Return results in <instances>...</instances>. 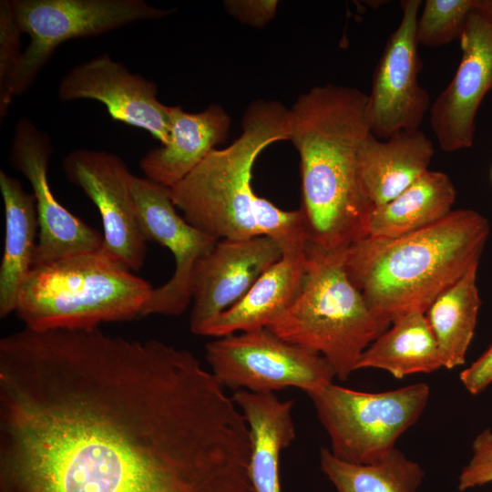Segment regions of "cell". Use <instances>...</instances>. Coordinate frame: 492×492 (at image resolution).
<instances>
[{"mask_svg": "<svg viewBox=\"0 0 492 492\" xmlns=\"http://www.w3.org/2000/svg\"><path fill=\"white\" fill-rule=\"evenodd\" d=\"M432 141L421 130L400 131L384 141L370 133L358 151V170L374 207L384 204L427 172Z\"/></svg>", "mask_w": 492, "mask_h": 492, "instance_id": "obj_20", "label": "cell"}, {"mask_svg": "<svg viewBox=\"0 0 492 492\" xmlns=\"http://www.w3.org/2000/svg\"><path fill=\"white\" fill-rule=\"evenodd\" d=\"M278 3L276 0H230L224 2V6L241 22L261 27L275 16Z\"/></svg>", "mask_w": 492, "mask_h": 492, "instance_id": "obj_29", "label": "cell"}, {"mask_svg": "<svg viewBox=\"0 0 492 492\" xmlns=\"http://www.w3.org/2000/svg\"><path fill=\"white\" fill-rule=\"evenodd\" d=\"M492 483V431L479 433L472 443V456L458 477L461 492Z\"/></svg>", "mask_w": 492, "mask_h": 492, "instance_id": "obj_28", "label": "cell"}, {"mask_svg": "<svg viewBox=\"0 0 492 492\" xmlns=\"http://www.w3.org/2000/svg\"><path fill=\"white\" fill-rule=\"evenodd\" d=\"M10 1L21 32L30 39L13 84V97L28 90L61 44L102 35L138 21L160 19L172 13L144 0Z\"/></svg>", "mask_w": 492, "mask_h": 492, "instance_id": "obj_8", "label": "cell"}, {"mask_svg": "<svg viewBox=\"0 0 492 492\" xmlns=\"http://www.w3.org/2000/svg\"><path fill=\"white\" fill-rule=\"evenodd\" d=\"M307 272L292 304L268 328L282 340L322 354L346 381L364 350L391 323L377 317L349 279L344 251L306 244Z\"/></svg>", "mask_w": 492, "mask_h": 492, "instance_id": "obj_6", "label": "cell"}, {"mask_svg": "<svg viewBox=\"0 0 492 492\" xmlns=\"http://www.w3.org/2000/svg\"><path fill=\"white\" fill-rule=\"evenodd\" d=\"M205 356L217 381L233 391L274 393L292 386L305 392L336 377L322 354L269 328L219 337L207 343Z\"/></svg>", "mask_w": 492, "mask_h": 492, "instance_id": "obj_9", "label": "cell"}, {"mask_svg": "<svg viewBox=\"0 0 492 492\" xmlns=\"http://www.w3.org/2000/svg\"><path fill=\"white\" fill-rule=\"evenodd\" d=\"M57 95L62 101H99L112 119L148 131L160 144L168 141L170 106L158 99L157 85L108 54L71 68L61 79Z\"/></svg>", "mask_w": 492, "mask_h": 492, "instance_id": "obj_16", "label": "cell"}, {"mask_svg": "<svg viewBox=\"0 0 492 492\" xmlns=\"http://www.w3.org/2000/svg\"><path fill=\"white\" fill-rule=\"evenodd\" d=\"M169 138L140 159L145 178L171 189L185 179L215 147L227 138L231 118L220 105L200 112L170 106Z\"/></svg>", "mask_w": 492, "mask_h": 492, "instance_id": "obj_17", "label": "cell"}, {"mask_svg": "<svg viewBox=\"0 0 492 492\" xmlns=\"http://www.w3.org/2000/svg\"><path fill=\"white\" fill-rule=\"evenodd\" d=\"M460 381L471 395L483 392L492 384V345L460 374Z\"/></svg>", "mask_w": 492, "mask_h": 492, "instance_id": "obj_30", "label": "cell"}, {"mask_svg": "<svg viewBox=\"0 0 492 492\" xmlns=\"http://www.w3.org/2000/svg\"><path fill=\"white\" fill-rule=\"evenodd\" d=\"M421 3L401 2V22L387 39L373 76L366 116L371 132L378 138L418 130L431 107L428 92L417 81L422 68L416 40Z\"/></svg>", "mask_w": 492, "mask_h": 492, "instance_id": "obj_10", "label": "cell"}, {"mask_svg": "<svg viewBox=\"0 0 492 492\" xmlns=\"http://www.w3.org/2000/svg\"><path fill=\"white\" fill-rule=\"evenodd\" d=\"M368 95L326 84L301 95L289 109V140L300 156L307 245L340 251L369 235L374 205L358 170V151L372 133Z\"/></svg>", "mask_w": 492, "mask_h": 492, "instance_id": "obj_2", "label": "cell"}, {"mask_svg": "<svg viewBox=\"0 0 492 492\" xmlns=\"http://www.w3.org/2000/svg\"><path fill=\"white\" fill-rule=\"evenodd\" d=\"M5 206V245L0 266V317L15 313L20 288L33 266L38 229L36 200L21 182L0 171Z\"/></svg>", "mask_w": 492, "mask_h": 492, "instance_id": "obj_21", "label": "cell"}, {"mask_svg": "<svg viewBox=\"0 0 492 492\" xmlns=\"http://www.w3.org/2000/svg\"><path fill=\"white\" fill-rule=\"evenodd\" d=\"M51 155L49 135L27 118L18 119L9 160L28 180L36 200L39 232L33 266L97 251L103 245L100 232L72 214L55 198L48 180Z\"/></svg>", "mask_w": 492, "mask_h": 492, "instance_id": "obj_13", "label": "cell"}, {"mask_svg": "<svg viewBox=\"0 0 492 492\" xmlns=\"http://www.w3.org/2000/svg\"><path fill=\"white\" fill-rule=\"evenodd\" d=\"M491 178H492V169H491Z\"/></svg>", "mask_w": 492, "mask_h": 492, "instance_id": "obj_31", "label": "cell"}, {"mask_svg": "<svg viewBox=\"0 0 492 492\" xmlns=\"http://www.w3.org/2000/svg\"><path fill=\"white\" fill-rule=\"evenodd\" d=\"M337 458L374 463L395 448L398 438L422 415L430 396L425 383L367 393L325 383L304 392Z\"/></svg>", "mask_w": 492, "mask_h": 492, "instance_id": "obj_7", "label": "cell"}, {"mask_svg": "<svg viewBox=\"0 0 492 492\" xmlns=\"http://www.w3.org/2000/svg\"><path fill=\"white\" fill-rule=\"evenodd\" d=\"M152 291L100 248L33 266L15 313L33 331L90 330L141 316Z\"/></svg>", "mask_w": 492, "mask_h": 492, "instance_id": "obj_5", "label": "cell"}, {"mask_svg": "<svg viewBox=\"0 0 492 492\" xmlns=\"http://www.w3.org/2000/svg\"><path fill=\"white\" fill-rule=\"evenodd\" d=\"M282 255L280 244L267 236L219 240L192 271L191 332L203 335L208 326L240 301Z\"/></svg>", "mask_w": 492, "mask_h": 492, "instance_id": "obj_15", "label": "cell"}, {"mask_svg": "<svg viewBox=\"0 0 492 492\" xmlns=\"http://www.w3.org/2000/svg\"><path fill=\"white\" fill-rule=\"evenodd\" d=\"M459 41L456 72L429 109L431 128L447 152L472 147L477 108L492 89V0H477Z\"/></svg>", "mask_w": 492, "mask_h": 492, "instance_id": "obj_14", "label": "cell"}, {"mask_svg": "<svg viewBox=\"0 0 492 492\" xmlns=\"http://www.w3.org/2000/svg\"><path fill=\"white\" fill-rule=\"evenodd\" d=\"M62 169L68 181L81 189L100 213L102 250L130 271H139L146 257L147 241L134 207V175L125 161L108 151L77 149L64 157Z\"/></svg>", "mask_w": 492, "mask_h": 492, "instance_id": "obj_12", "label": "cell"}, {"mask_svg": "<svg viewBox=\"0 0 492 492\" xmlns=\"http://www.w3.org/2000/svg\"><path fill=\"white\" fill-rule=\"evenodd\" d=\"M307 272L306 251L285 252L233 306L219 315L203 336L216 338L271 326L292 304Z\"/></svg>", "mask_w": 492, "mask_h": 492, "instance_id": "obj_18", "label": "cell"}, {"mask_svg": "<svg viewBox=\"0 0 492 492\" xmlns=\"http://www.w3.org/2000/svg\"><path fill=\"white\" fill-rule=\"evenodd\" d=\"M21 32L13 13L11 1H0V118L13 102L12 87L19 70L23 53Z\"/></svg>", "mask_w": 492, "mask_h": 492, "instance_id": "obj_27", "label": "cell"}, {"mask_svg": "<svg viewBox=\"0 0 492 492\" xmlns=\"http://www.w3.org/2000/svg\"><path fill=\"white\" fill-rule=\"evenodd\" d=\"M487 220L476 210H452L407 234L367 236L344 251L346 273L372 312L392 323L432 302L478 264L487 241Z\"/></svg>", "mask_w": 492, "mask_h": 492, "instance_id": "obj_4", "label": "cell"}, {"mask_svg": "<svg viewBox=\"0 0 492 492\" xmlns=\"http://www.w3.org/2000/svg\"><path fill=\"white\" fill-rule=\"evenodd\" d=\"M232 399L250 432L249 477L253 492H282L280 456L295 439L292 400L274 393L234 391Z\"/></svg>", "mask_w": 492, "mask_h": 492, "instance_id": "obj_19", "label": "cell"}, {"mask_svg": "<svg viewBox=\"0 0 492 492\" xmlns=\"http://www.w3.org/2000/svg\"><path fill=\"white\" fill-rule=\"evenodd\" d=\"M444 367L425 315L408 313L395 320L362 354L356 370L382 369L396 379Z\"/></svg>", "mask_w": 492, "mask_h": 492, "instance_id": "obj_22", "label": "cell"}, {"mask_svg": "<svg viewBox=\"0 0 492 492\" xmlns=\"http://www.w3.org/2000/svg\"><path fill=\"white\" fill-rule=\"evenodd\" d=\"M131 191L146 241L159 242L169 250L175 260L171 278L153 288L141 316L179 315L191 301L190 280L195 264L219 240L191 225L177 212L170 189L134 175Z\"/></svg>", "mask_w": 492, "mask_h": 492, "instance_id": "obj_11", "label": "cell"}, {"mask_svg": "<svg viewBox=\"0 0 492 492\" xmlns=\"http://www.w3.org/2000/svg\"><path fill=\"white\" fill-rule=\"evenodd\" d=\"M477 267L478 264L472 266L425 313L446 369L464 364L475 333L481 306L477 285Z\"/></svg>", "mask_w": 492, "mask_h": 492, "instance_id": "obj_24", "label": "cell"}, {"mask_svg": "<svg viewBox=\"0 0 492 492\" xmlns=\"http://www.w3.org/2000/svg\"><path fill=\"white\" fill-rule=\"evenodd\" d=\"M320 465L337 492H418L425 477L422 466L396 447L370 464L346 462L322 448Z\"/></svg>", "mask_w": 492, "mask_h": 492, "instance_id": "obj_25", "label": "cell"}, {"mask_svg": "<svg viewBox=\"0 0 492 492\" xmlns=\"http://www.w3.org/2000/svg\"><path fill=\"white\" fill-rule=\"evenodd\" d=\"M477 0H426L416 25L418 45L436 47L460 39Z\"/></svg>", "mask_w": 492, "mask_h": 492, "instance_id": "obj_26", "label": "cell"}, {"mask_svg": "<svg viewBox=\"0 0 492 492\" xmlns=\"http://www.w3.org/2000/svg\"><path fill=\"white\" fill-rule=\"evenodd\" d=\"M456 195L446 173L428 170L398 196L374 207L368 236L394 238L433 224L452 211Z\"/></svg>", "mask_w": 492, "mask_h": 492, "instance_id": "obj_23", "label": "cell"}, {"mask_svg": "<svg viewBox=\"0 0 492 492\" xmlns=\"http://www.w3.org/2000/svg\"><path fill=\"white\" fill-rule=\"evenodd\" d=\"M248 424L190 352L90 330L0 341V492H252Z\"/></svg>", "mask_w": 492, "mask_h": 492, "instance_id": "obj_1", "label": "cell"}, {"mask_svg": "<svg viewBox=\"0 0 492 492\" xmlns=\"http://www.w3.org/2000/svg\"><path fill=\"white\" fill-rule=\"evenodd\" d=\"M289 140V109L273 100H257L246 109L241 133L228 147L210 151L170 196L184 219L217 240L267 236L283 253L304 250L302 210H282L256 194L252 169L268 146Z\"/></svg>", "mask_w": 492, "mask_h": 492, "instance_id": "obj_3", "label": "cell"}]
</instances>
